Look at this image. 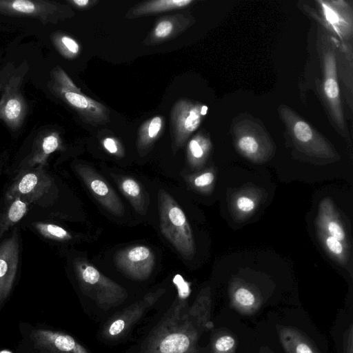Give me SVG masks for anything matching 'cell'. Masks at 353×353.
I'll return each instance as SVG.
<instances>
[{
	"label": "cell",
	"instance_id": "8",
	"mask_svg": "<svg viewBox=\"0 0 353 353\" xmlns=\"http://www.w3.org/2000/svg\"><path fill=\"white\" fill-rule=\"evenodd\" d=\"M320 16L314 14L322 27L340 41H351L353 33V11L350 1L317 0Z\"/></svg>",
	"mask_w": 353,
	"mask_h": 353
},
{
	"label": "cell",
	"instance_id": "27",
	"mask_svg": "<svg viewBox=\"0 0 353 353\" xmlns=\"http://www.w3.org/2000/svg\"><path fill=\"white\" fill-rule=\"evenodd\" d=\"M52 41L59 53L65 58L73 59L79 53V43L67 34L55 32L52 35Z\"/></svg>",
	"mask_w": 353,
	"mask_h": 353
},
{
	"label": "cell",
	"instance_id": "1",
	"mask_svg": "<svg viewBox=\"0 0 353 353\" xmlns=\"http://www.w3.org/2000/svg\"><path fill=\"white\" fill-rule=\"evenodd\" d=\"M337 39L321 26L318 28L317 50L323 69L322 90L323 99L332 121L345 134V123L336 70Z\"/></svg>",
	"mask_w": 353,
	"mask_h": 353
},
{
	"label": "cell",
	"instance_id": "17",
	"mask_svg": "<svg viewBox=\"0 0 353 353\" xmlns=\"http://www.w3.org/2000/svg\"><path fill=\"white\" fill-rule=\"evenodd\" d=\"M316 225V229L349 245L345 226L330 197L323 198L319 203Z\"/></svg>",
	"mask_w": 353,
	"mask_h": 353
},
{
	"label": "cell",
	"instance_id": "33",
	"mask_svg": "<svg viewBox=\"0 0 353 353\" xmlns=\"http://www.w3.org/2000/svg\"><path fill=\"white\" fill-rule=\"evenodd\" d=\"M173 283L176 286L179 296L185 299L190 293V283L182 277L181 274H176L173 278Z\"/></svg>",
	"mask_w": 353,
	"mask_h": 353
},
{
	"label": "cell",
	"instance_id": "38",
	"mask_svg": "<svg viewBox=\"0 0 353 353\" xmlns=\"http://www.w3.org/2000/svg\"><path fill=\"white\" fill-rule=\"evenodd\" d=\"M68 2L80 8H85L91 3V1L89 0H72L68 1Z\"/></svg>",
	"mask_w": 353,
	"mask_h": 353
},
{
	"label": "cell",
	"instance_id": "22",
	"mask_svg": "<svg viewBox=\"0 0 353 353\" xmlns=\"http://www.w3.org/2000/svg\"><path fill=\"white\" fill-rule=\"evenodd\" d=\"M317 236L324 250L341 265H345L350 258V246L336 238L316 229Z\"/></svg>",
	"mask_w": 353,
	"mask_h": 353
},
{
	"label": "cell",
	"instance_id": "30",
	"mask_svg": "<svg viewBox=\"0 0 353 353\" xmlns=\"http://www.w3.org/2000/svg\"><path fill=\"white\" fill-rule=\"evenodd\" d=\"M50 84L65 90L81 92V90L76 86L68 74L59 67H56L52 70Z\"/></svg>",
	"mask_w": 353,
	"mask_h": 353
},
{
	"label": "cell",
	"instance_id": "31",
	"mask_svg": "<svg viewBox=\"0 0 353 353\" xmlns=\"http://www.w3.org/2000/svg\"><path fill=\"white\" fill-rule=\"evenodd\" d=\"M174 29V23L172 21L163 19L160 21L154 28L153 35L157 39H163L168 38L172 34Z\"/></svg>",
	"mask_w": 353,
	"mask_h": 353
},
{
	"label": "cell",
	"instance_id": "37",
	"mask_svg": "<svg viewBox=\"0 0 353 353\" xmlns=\"http://www.w3.org/2000/svg\"><path fill=\"white\" fill-rule=\"evenodd\" d=\"M125 327V321L123 319H117L110 326L108 332L112 336L120 334Z\"/></svg>",
	"mask_w": 353,
	"mask_h": 353
},
{
	"label": "cell",
	"instance_id": "14",
	"mask_svg": "<svg viewBox=\"0 0 353 353\" xmlns=\"http://www.w3.org/2000/svg\"><path fill=\"white\" fill-rule=\"evenodd\" d=\"M75 170L97 200L110 213L117 216L124 214L123 205L114 190L88 165L77 164Z\"/></svg>",
	"mask_w": 353,
	"mask_h": 353
},
{
	"label": "cell",
	"instance_id": "24",
	"mask_svg": "<svg viewBox=\"0 0 353 353\" xmlns=\"http://www.w3.org/2000/svg\"><path fill=\"white\" fill-rule=\"evenodd\" d=\"M192 0H156L145 2L134 9L135 15L153 14L181 8L193 3Z\"/></svg>",
	"mask_w": 353,
	"mask_h": 353
},
{
	"label": "cell",
	"instance_id": "36",
	"mask_svg": "<svg viewBox=\"0 0 353 353\" xmlns=\"http://www.w3.org/2000/svg\"><path fill=\"white\" fill-rule=\"evenodd\" d=\"M103 147L111 154H118L119 148L117 141L111 137H107L103 141Z\"/></svg>",
	"mask_w": 353,
	"mask_h": 353
},
{
	"label": "cell",
	"instance_id": "13",
	"mask_svg": "<svg viewBox=\"0 0 353 353\" xmlns=\"http://www.w3.org/2000/svg\"><path fill=\"white\" fill-rule=\"evenodd\" d=\"M19 256L17 230L0 244V310L8 299L16 279Z\"/></svg>",
	"mask_w": 353,
	"mask_h": 353
},
{
	"label": "cell",
	"instance_id": "35",
	"mask_svg": "<svg viewBox=\"0 0 353 353\" xmlns=\"http://www.w3.org/2000/svg\"><path fill=\"white\" fill-rule=\"evenodd\" d=\"M234 340L230 336H223L217 339L215 347L218 351L225 352L231 350L234 345Z\"/></svg>",
	"mask_w": 353,
	"mask_h": 353
},
{
	"label": "cell",
	"instance_id": "32",
	"mask_svg": "<svg viewBox=\"0 0 353 353\" xmlns=\"http://www.w3.org/2000/svg\"><path fill=\"white\" fill-rule=\"evenodd\" d=\"M236 301L243 306L252 305L255 302L254 294L248 288L241 286L234 292Z\"/></svg>",
	"mask_w": 353,
	"mask_h": 353
},
{
	"label": "cell",
	"instance_id": "6",
	"mask_svg": "<svg viewBox=\"0 0 353 353\" xmlns=\"http://www.w3.org/2000/svg\"><path fill=\"white\" fill-rule=\"evenodd\" d=\"M74 269L82 292L98 303L111 305L126 298L125 289L105 276L86 261L76 259Z\"/></svg>",
	"mask_w": 353,
	"mask_h": 353
},
{
	"label": "cell",
	"instance_id": "34",
	"mask_svg": "<svg viewBox=\"0 0 353 353\" xmlns=\"http://www.w3.org/2000/svg\"><path fill=\"white\" fill-rule=\"evenodd\" d=\"M16 67L12 62H8L0 69V96L4 86L14 73Z\"/></svg>",
	"mask_w": 353,
	"mask_h": 353
},
{
	"label": "cell",
	"instance_id": "9",
	"mask_svg": "<svg viewBox=\"0 0 353 353\" xmlns=\"http://www.w3.org/2000/svg\"><path fill=\"white\" fill-rule=\"evenodd\" d=\"M52 185V179L44 166L37 165L21 170L6 194V201L18 196L29 203L41 199Z\"/></svg>",
	"mask_w": 353,
	"mask_h": 353
},
{
	"label": "cell",
	"instance_id": "20",
	"mask_svg": "<svg viewBox=\"0 0 353 353\" xmlns=\"http://www.w3.org/2000/svg\"><path fill=\"white\" fill-rule=\"evenodd\" d=\"M212 150L210 139L200 132L189 141L187 147L188 163L194 169L201 168L205 163Z\"/></svg>",
	"mask_w": 353,
	"mask_h": 353
},
{
	"label": "cell",
	"instance_id": "25",
	"mask_svg": "<svg viewBox=\"0 0 353 353\" xmlns=\"http://www.w3.org/2000/svg\"><path fill=\"white\" fill-rule=\"evenodd\" d=\"M190 339L183 333H172L160 343V353H184L189 347Z\"/></svg>",
	"mask_w": 353,
	"mask_h": 353
},
{
	"label": "cell",
	"instance_id": "2",
	"mask_svg": "<svg viewBox=\"0 0 353 353\" xmlns=\"http://www.w3.org/2000/svg\"><path fill=\"white\" fill-rule=\"evenodd\" d=\"M236 150L246 159L263 163L274 154V145L261 123L248 115L236 117L231 125Z\"/></svg>",
	"mask_w": 353,
	"mask_h": 353
},
{
	"label": "cell",
	"instance_id": "10",
	"mask_svg": "<svg viewBox=\"0 0 353 353\" xmlns=\"http://www.w3.org/2000/svg\"><path fill=\"white\" fill-rule=\"evenodd\" d=\"M208 107L188 99H180L175 103L171 112V123L174 143L181 147L200 125Z\"/></svg>",
	"mask_w": 353,
	"mask_h": 353
},
{
	"label": "cell",
	"instance_id": "26",
	"mask_svg": "<svg viewBox=\"0 0 353 353\" xmlns=\"http://www.w3.org/2000/svg\"><path fill=\"white\" fill-rule=\"evenodd\" d=\"M119 186L134 208L141 213L143 209L144 196L139 184L131 178H124L121 180Z\"/></svg>",
	"mask_w": 353,
	"mask_h": 353
},
{
	"label": "cell",
	"instance_id": "12",
	"mask_svg": "<svg viewBox=\"0 0 353 353\" xmlns=\"http://www.w3.org/2000/svg\"><path fill=\"white\" fill-rule=\"evenodd\" d=\"M115 264L119 270L136 280L147 279L154 265V255L149 248L137 245L117 252Z\"/></svg>",
	"mask_w": 353,
	"mask_h": 353
},
{
	"label": "cell",
	"instance_id": "4",
	"mask_svg": "<svg viewBox=\"0 0 353 353\" xmlns=\"http://www.w3.org/2000/svg\"><path fill=\"white\" fill-rule=\"evenodd\" d=\"M159 203L160 228L163 235L183 258L191 259L195 254V243L183 211L163 190L159 191Z\"/></svg>",
	"mask_w": 353,
	"mask_h": 353
},
{
	"label": "cell",
	"instance_id": "28",
	"mask_svg": "<svg viewBox=\"0 0 353 353\" xmlns=\"http://www.w3.org/2000/svg\"><path fill=\"white\" fill-rule=\"evenodd\" d=\"M34 226L42 236L50 239L66 241L72 238L67 230L55 224L37 222L34 223Z\"/></svg>",
	"mask_w": 353,
	"mask_h": 353
},
{
	"label": "cell",
	"instance_id": "23",
	"mask_svg": "<svg viewBox=\"0 0 353 353\" xmlns=\"http://www.w3.org/2000/svg\"><path fill=\"white\" fill-rule=\"evenodd\" d=\"M163 119L156 116L146 121L140 128L137 140L139 152L146 151L157 139L163 129Z\"/></svg>",
	"mask_w": 353,
	"mask_h": 353
},
{
	"label": "cell",
	"instance_id": "11",
	"mask_svg": "<svg viewBox=\"0 0 353 353\" xmlns=\"http://www.w3.org/2000/svg\"><path fill=\"white\" fill-rule=\"evenodd\" d=\"M62 12V6L51 1L0 0V14L34 18L43 23H56Z\"/></svg>",
	"mask_w": 353,
	"mask_h": 353
},
{
	"label": "cell",
	"instance_id": "7",
	"mask_svg": "<svg viewBox=\"0 0 353 353\" xmlns=\"http://www.w3.org/2000/svg\"><path fill=\"white\" fill-rule=\"evenodd\" d=\"M27 72L26 63L16 68L0 96V121L13 132L21 128L28 113V104L21 89Z\"/></svg>",
	"mask_w": 353,
	"mask_h": 353
},
{
	"label": "cell",
	"instance_id": "3",
	"mask_svg": "<svg viewBox=\"0 0 353 353\" xmlns=\"http://www.w3.org/2000/svg\"><path fill=\"white\" fill-rule=\"evenodd\" d=\"M14 353H89L72 336L44 325L21 323Z\"/></svg>",
	"mask_w": 353,
	"mask_h": 353
},
{
	"label": "cell",
	"instance_id": "39",
	"mask_svg": "<svg viewBox=\"0 0 353 353\" xmlns=\"http://www.w3.org/2000/svg\"><path fill=\"white\" fill-rule=\"evenodd\" d=\"M296 353H313L311 348L305 343H299L296 348Z\"/></svg>",
	"mask_w": 353,
	"mask_h": 353
},
{
	"label": "cell",
	"instance_id": "16",
	"mask_svg": "<svg viewBox=\"0 0 353 353\" xmlns=\"http://www.w3.org/2000/svg\"><path fill=\"white\" fill-rule=\"evenodd\" d=\"M264 191L254 185H246L231 194L229 200V210L236 221L248 219L257 210L263 201Z\"/></svg>",
	"mask_w": 353,
	"mask_h": 353
},
{
	"label": "cell",
	"instance_id": "19",
	"mask_svg": "<svg viewBox=\"0 0 353 353\" xmlns=\"http://www.w3.org/2000/svg\"><path fill=\"white\" fill-rule=\"evenodd\" d=\"M336 70L343 83L349 93L352 94V41L336 42ZM346 92V93H347Z\"/></svg>",
	"mask_w": 353,
	"mask_h": 353
},
{
	"label": "cell",
	"instance_id": "29",
	"mask_svg": "<svg viewBox=\"0 0 353 353\" xmlns=\"http://www.w3.org/2000/svg\"><path fill=\"white\" fill-rule=\"evenodd\" d=\"M216 174L214 169H208L192 178L194 188L203 193L210 192L214 185Z\"/></svg>",
	"mask_w": 353,
	"mask_h": 353
},
{
	"label": "cell",
	"instance_id": "5",
	"mask_svg": "<svg viewBox=\"0 0 353 353\" xmlns=\"http://www.w3.org/2000/svg\"><path fill=\"white\" fill-rule=\"evenodd\" d=\"M279 114L294 146L303 154L319 159H334L339 157L334 147L313 127L289 107L281 105Z\"/></svg>",
	"mask_w": 353,
	"mask_h": 353
},
{
	"label": "cell",
	"instance_id": "18",
	"mask_svg": "<svg viewBox=\"0 0 353 353\" xmlns=\"http://www.w3.org/2000/svg\"><path fill=\"white\" fill-rule=\"evenodd\" d=\"M61 146V141L57 132L46 130L40 133L34 141L24 168L45 166L50 155L59 150Z\"/></svg>",
	"mask_w": 353,
	"mask_h": 353
},
{
	"label": "cell",
	"instance_id": "21",
	"mask_svg": "<svg viewBox=\"0 0 353 353\" xmlns=\"http://www.w3.org/2000/svg\"><path fill=\"white\" fill-rule=\"evenodd\" d=\"M7 201L8 205L0 213V237L25 216L30 204L18 196Z\"/></svg>",
	"mask_w": 353,
	"mask_h": 353
},
{
	"label": "cell",
	"instance_id": "15",
	"mask_svg": "<svg viewBox=\"0 0 353 353\" xmlns=\"http://www.w3.org/2000/svg\"><path fill=\"white\" fill-rule=\"evenodd\" d=\"M50 89L87 121L103 123L109 121L108 110L103 104L81 92L65 90L50 84Z\"/></svg>",
	"mask_w": 353,
	"mask_h": 353
}]
</instances>
